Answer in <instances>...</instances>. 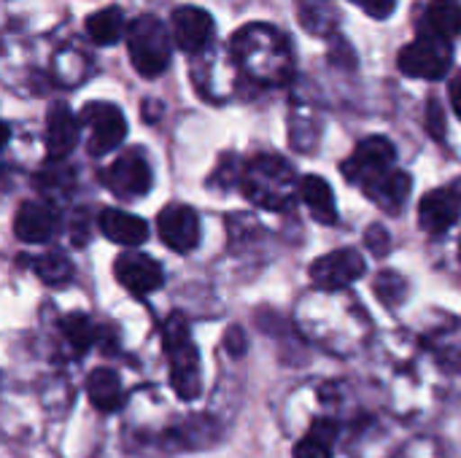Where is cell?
<instances>
[{"label": "cell", "instance_id": "1", "mask_svg": "<svg viewBox=\"0 0 461 458\" xmlns=\"http://www.w3.org/2000/svg\"><path fill=\"white\" fill-rule=\"evenodd\" d=\"M235 59L259 81H278L289 73V40L270 24H246L232 38Z\"/></svg>", "mask_w": 461, "mask_h": 458}, {"label": "cell", "instance_id": "2", "mask_svg": "<svg viewBox=\"0 0 461 458\" xmlns=\"http://www.w3.org/2000/svg\"><path fill=\"white\" fill-rule=\"evenodd\" d=\"M240 189L259 208L289 211L294 202V192L300 189V181L286 159L276 154H259L243 170Z\"/></svg>", "mask_w": 461, "mask_h": 458}, {"label": "cell", "instance_id": "3", "mask_svg": "<svg viewBox=\"0 0 461 458\" xmlns=\"http://www.w3.org/2000/svg\"><path fill=\"white\" fill-rule=\"evenodd\" d=\"M162 346L170 362V383L184 402L200 397V356L189 337V324L181 313H173L162 329Z\"/></svg>", "mask_w": 461, "mask_h": 458}, {"label": "cell", "instance_id": "4", "mask_svg": "<svg viewBox=\"0 0 461 458\" xmlns=\"http://www.w3.org/2000/svg\"><path fill=\"white\" fill-rule=\"evenodd\" d=\"M170 49H173L170 46V32L157 16L143 13L130 24V30H127V51H130L132 67L140 76H146V78L159 76L170 65Z\"/></svg>", "mask_w": 461, "mask_h": 458}, {"label": "cell", "instance_id": "5", "mask_svg": "<svg viewBox=\"0 0 461 458\" xmlns=\"http://www.w3.org/2000/svg\"><path fill=\"white\" fill-rule=\"evenodd\" d=\"M397 65L411 78L440 81L451 70V40L435 35L427 27H419V38L400 51Z\"/></svg>", "mask_w": 461, "mask_h": 458}, {"label": "cell", "instance_id": "6", "mask_svg": "<svg viewBox=\"0 0 461 458\" xmlns=\"http://www.w3.org/2000/svg\"><path fill=\"white\" fill-rule=\"evenodd\" d=\"M394 157H397L394 143L389 138H384V135H373V138H365L354 148V154L343 162L340 170H343V175L351 184L365 189L375 178H381L389 170H394Z\"/></svg>", "mask_w": 461, "mask_h": 458}, {"label": "cell", "instance_id": "7", "mask_svg": "<svg viewBox=\"0 0 461 458\" xmlns=\"http://www.w3.org/2000/svg\"><path fill=\"white\" fill-rule=\"evenodd\" d=\"M78 121L84 127H89V154H95V157H103V154L119 148L127 135L124 113L111 103H100V100L86 103L81 108Z\"/></svg>", "mask_w": 461, "mask_h": 458}, {"label": "cell", "instance_id": "8", "mask_svg": "<svg viewBox=\"0 0 461 458\" xmlns=\"http://www.w3.org/2000/svg\"><path fill=\"white\" fill-rule=\"evenodd\" d=\"M365 259L359 251L354 248H338V251H330L324 256H319L313 265H311V281L319 286V289H327V292H338V289H346L348 283H354L357 278L365 275Z\"/></svg>", "mask_w": 461, "mask_h": 458}, {"label": "cell", "instance_id": "9", "mask_svg": "<svg viewBox=\"0 0 461 458\" xmlns=\"http://www.w3.org/2000/svg\"><path fill=\"white\" fill-rule=\"evenodd\" d=\"M103 181L116 197L135 200L151 189V167L140 151H127L113 159V165L103 173Z\"/></svg>", "mask_w": 461, "mask_h": 458}, {"label": "cell", "instance_id": "10", "mask_svg": "<svg viewBox=\"0 0 461 458\" xmlns=\"http://www.w3.org/2000/svg\"><path fill=\"white\" fill-rule=\"evenodd\" d=\"M461 216V178L448 184V186H440V189H432L424 194L421 205H419V221L427 232L432 235H440L446 229H451Z\"/></svg>", "mask_w": 461, "mask_h": 458}, {"label": "cell", "instance_id": "11", "mask_svg": "<svg viewBox=\"0 0 461 458\" xmlns=\"http://www.w3.org/2000/svg\"><path fill=\"white\" fill-rule=\"evenodd\" d=\"M157 232L176 254H189L200 243V216L189 205H167L157 219Z\"/></svg>", "mask_w": 461, "mask_h": 458}, {"label": "cell", "instance_id": "12", "mask_svg": "<svg viewBox=\"0 0 461 458\" xmlns=\"http://www.w3.org/2000/svg\"><path fill=\"white\" fill-rule=\"evenodd\" d=\"M113 275L127 292H132L138 297H146V294L157 292L162 286V281H165L159 262H154L151 256L138 254V251L119 254L116 262H113Z\"/></svg>", "mask_w": 461, "mask_h": 458}, {"label": "cell", "instance_id": "13", "mask_svg": "<svg viewBox=\"0 0 461 458\" xmlns=\"http://www.w3.org/2000/svg\"><path fill=\"white\" fill-rule=\"evenodd\" d=\"M57 229H59V219H57V211L49 202L30 200V202L19 205L16 219H14V235L22 243H30V246L46 243V240L54 238Z\"/></svg>", "mask_w": 461, "mask_h": 458}, {"label": "cell", "instance_id": "14", "mask_svg": "<svg viewBox=\"0 0 461 458\" xmlns=\"http://www.w3.org/2000/svg\"><path fill=\"white\" fill-rule=\"evenodd\" d=\"M173 22V40L184 51H200L213 35V19L200 5H178L170 16Z\"/></svg>", "mask_w": 461, "mask_h": 458}, {"label": "cell", "instance_id": "15", "mask_svg": "<svg viewBox=\"0 0 461 458\" xmlns=\"http://www.w3.org/2000/svg\"><path fill=\"white\" fill-rule=\"evenodd\" d=\"M78 143V119L65 103H54L46 116V151L51 159H65Z\"/></svg>", "mask_w": 461, "mask_h": 458}, {"label": "cell", "instance_id": "16", "mask_svg": "<svg viewBox=\"0 0 461 458\" xmlns=\"http://www.w3.org/2000/svg\"><path fill=\"white\" fill-rule=\"evenodd\" d=\"M97 224H100V232L119 246H140L149 238V224L119 208H105Z\"/></svg>", "mask_w": 461, "mask_h": 458}, {"label": "cell", "instance_id": "17", "mask_svg": "<svg viewBox=\"0 0 461 458\" xmlns=\"http://www.w3.org/2000/svg\"><path fill=\"white\" fill-rule=\"evenodd\" d=\"M411 186H413V181H411L408 173H402V170H389L386 175H381V178H375L373 184H367V186H365V194H367L381 211L397 213V211L405 205V200H408V194H411Z\"/></svg>", "mask_w": 461, "mask_h": 458}, {"label": "cell", "instance_id": "18", "mask_svg": "<svg viewBox=\"0 0 461 458\" xmlns=\"http://www.w3.org/2000/svg\"><path fill=\"white\" fill-rule=\"evenodd\" d=\"M86 394H89V402L97 410L113 413L122 405V381H119V375L113 370L97 367L86 378Z\"/></svg>", "mask_w": 461, "mask_h": 458}, {"label": "cell", "instance_id": "19", "mask_svg": "<svg viewBox=\"0 0 461 458\" xmlns=\"http://www.w3.org/2000/svg\"><path fill=\"white\" fill-rule=\"evenodd\" d=\"M300 197L305 200V205L311 208V213L316 216V221L321 224H335L338 219V208H335V194L332 186L319 178V175H305L300 181Z\"/></svg>", "mask_w": 461, "mask_h": 458}, {"label": "cell", "instance_id": "20", "mask_svg": "<svg viewBox=\"0 0 461 458\" xmlns=\"http://www.w3.org/2000/svg\"><path fill=\"white\" fill-rule=\"evenodd\" d=\"M124 30L127 24H124L119 5H105L86 19V35L97 46H113L116 40H122Z\"/></svg>", "mask_w": 461, "mask_h": 458}, {"label": "cell", "instance_id": "21", "mask_svg": "<svg viewBox=\"0 0 461 458\" xmlns=\"http://www.w3.org/2000/svg\"><path fill=\"white\" fill-rule=\"evenodd\" d=\"M421 27L432 30L435 35L446 40L461 35V3L459 0H432L427 5Z\"/></svg>", "mask_w": 461, "mask_h": 458}, {"label": "cell", "instance_id": "22", "mask_svg": "<svg viewBox=\"0 0 461 458\" xmlns=\"http://www.w3.org/2000/svg\"><path fill=\"white\" fill-rule=\"evenodd\" d=\"M62 335L70 343V348H76V354H86L100 340V327H95L86 316L73 313L62 321Z\"/></svg>", "mask_w": 461, "mask_h": 458}, {"label": "cell", "instance_id": "23", "mask_svg": "<svg viewBox=\"0 0 461 458\" xmlns=\"http://www.w3.org/2000/svg\"><path fill=\"white\" fill-rule=\"evenodd\" d=\"M32 270L49 286H62V283H68L73 278V265L68 262V256H62L57 251H49V254L38 256L32 262Z\"/></svg>", "mask_w": 461, "mask_h": 458}, {"label": "cell", "instance_id": "24", "mask_svg": "<svg viewBox=\"0 0 461 458\" xmlns=\"http://www.w3.org/2000/svg\"><path fill=\"white\" fill-rule=\"evenodd\" d=\"M375 297L386 305V308H397L402 300H405V294H408V281L402 278V275H397V273H392V270H384L378 278H375Z\"/></svg>", "mask_w": 461, "mask_h": 458}, {"label": "cell", "instance_id": "25", "mask_svg": "<svg viewBox=\"0 0 461 458\" xmlns=\"http://www.w3.org/2000/svg\"><path fill=\"white\" fill-rule=\"evenodd\" d=\"M294 458H332V443L308 432V437L294 445Z\"/></svg>", "mask_w": 461, "mask_h": 458}, {"label": "cell", "instance_id": "26", "mask_svg": "<svg viewBox=\"0 0 461 458\" xmlns=\"http://www.w3.org/2000/svg\"><path fill=\"white\" fill-rule=\"evenodd\" d=\"M427 132L435 140L446 138V111L438 97H429V103H427Z\"/></svg>", "mask_w": 461, "mask_h": 458}, {"label": "cell", "instance_id": "27", "mask_svg": "<svg viewBox=\"0 0 461 458\" xmlns=\"http://www.w3.org/2000/svg\"><path fill=\"white\" fill-rule=\"evenodd\" d=\"M365 243H367V248H370L375 256H386L389 248H392V238H389V232H386L381 224H373V227L365 232Z\"/></svg>", "mask_w": 461, "mask_h": 458}, {"label": "cell", "instance_id": "28", "mask_svg": "<svg viewBox=\"0 0 461 458\" xmlns=\"http://www.w3.org/2000/svg\"><path fill=\"white\" fill-rule=\"evenodd\" d=\"M354 3L373 19H386L397 8V0H354Z\"/></svg>", "mask_w": 461, "mask_h": 458}, {"label": "cell", "instance_id": "29", "mask_svg": "<svg viewBox=\"0 0 461 458\" xmlns=\"http://www.w3.org/2000/svg\"><path fill=\"white\" fill-rule=\"evenodd\" d=\"M224 340H227V351H230L232 356H243V351H246V337H243V329H238V327H230Z\"/></svg>", "mask_w": 461, "mask_h": 458}, {"label": "cell", "instance_id": "30", "mask_svg": "<svg viewBox=\"0 0 461 458\" xmlns=\"http://www.w3.org/2000/svg\"><path fill=\"white\" fill-rule=\"evenodd\" d=\"M448 94H451V103H454V111L461 119V70L451 78V86H448Z\"/></svg>", "mask_w": 461, "mask_h": 458}]
</instances>
